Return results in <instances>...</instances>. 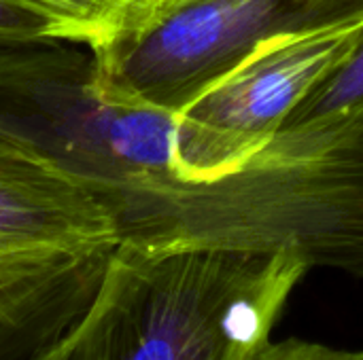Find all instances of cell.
<instances>
[{
  "instance_id": "obj_1",
  "label": "cell",
  "mask_w": 363,
  "mask_h": 360,
  "mask_svg": "<svg viewBox=\"0 0 363 360\" xmlns=\"http://www.w3.org/2000/svg\"><path fill=\"white\" fill-rule=\"evenodd\" d=\"M119 233L147 246L289 252L308 269L363 278V110L279 132L221 178L160 185Z\"/></svg>"
},
{
  "instance_id": "obj_2",
  "label": "cell",
  "mask_w": 363,
  "mask_h": 360,
  "mask_svg": "<svg viewBox=\"0 0 363 360\" xmlns=\"http://www.w3.org/2000/svg\"><path fill=\"white\" fill-rule=\"evenodd\" d=\"M306 272L289 252L119 242L64 360H257Z\"/></svg>"
},
{
  "instance_id": "obj_3",
  "label": "cell",
  "mask_w": 363,
  "mask_h": 360,
  "mask_svg": "<svg viewBox=\"0 0 363 360\" xmlns=\"http://www.w3.org/2000/svg\"><path fill=\"white\" fill-rule=\"evenodd\" d=\"M174 123V112L106 98L91 53L0 51V140L91 191L117 227L140 197L177 178Z\"/></svg>"
},
{
  "instance_id": "obj_4",
  "label": "cell",
  "mask_w": 363,
  "mask_h": 360,
  "mask_svg": "<svg viewBox=\"0 0 363 360\" xmlns=\"http://www.w3.org/2000/svg\"><path fill=\"white\" fill-rule=\"evenodd\" d=\"M363 17V0H162L89 49L106 98L183 110L262 42Z\"/></svg>"
},
{
  "instance_id": "obj_5",
  "label": "cell",
  "mask_w": 363,
  "mask_h": 360,
  "mask_svg": "<svg viewBox=\"0 0 363 360\" xmlns=\"http://www.w3.org/2000/svg\"><path fill=\"white\" fill-rule=\"evenodd\" d=\"M362 36L363 17L262 42L177 112L174 176L206 182L236 172L279 134Z\"/></svg>"
},
{
  "instance_id": "obj_6",
  "label": "cell",
  "mask_w": 363,
  "mask_h": 360,
  "mask_svg": "<svg viewBox=\"0 0 363 360\" xmlns=\"http://www.w3.org/2000/svg\"><path fill=\"white\" fill-rule=\"evenodd\" d=\"M119 242L100 197L0 140V295L108 257Z\"/></svg>"
},
{
  "instance_id": "obj_7",
  "label": "cell",
  "mask_w": 363,
  "mask_h": 360,
  "mask_svg": "<svg viewBox=\"0 0 363 360\" xmlns=\"http://www.w3.org/2000/svg\"><path fill=\"white\" fill-rule=\"evenodd\" d=\"M108 261L0 295V360H26L57 344L96 297Z\"/></svg>"
},
{
  "instance_id": "obj_8",
  "label": "cell",
  "mask_w": 363,
  "mask_h": 360,
  "mask_svg": "<svg viewBox=\"0 0 363 360\" xmlns=\"http://www.w3.org/2000/svg\"><path fill=\"white\" fill-rule=\"evenodd\" d=\"M363 110V36L355 49L294 108L279 132H300Z\"/></svg>"
},
{
  "instance_id": "obj_9",
  "label": "cell",
  "mask_w": 363,
  "mask_h": 360,
  "mask_svg": "<svg viewBox=\"0 0 363 360\" xmlns=\"http://www.w3.org/2000/svg\"><path fill=\"white\" fill-rule=\"evenodd\" d=\"M53 25L55 38L85 42L89 49L111 38L138 0H26Z\"/></svg>"
},
{
  "instance_id": "obj_10",
  "label": "cell",
  "mask_w": 363,
  "mask_h": 360,
  "mask_svg": "<svg viewBox=\"0 0 363 360\" xmlns=\"http://www.w3.org/2000/svg\"><path fill=\"white\" fill-rule=\"evenodd\" d=\"M51 40H57L53 25L40 11L26 0H0V49Z\"/></svg>"
},
{
  "instance_id": "obj_11",
  "label": "cell",
  "mask_w": 363,
  "mask_h": 360,
  "mask_svg": "<svg viewBox=\"0 0 363 360\" xmlns=\"http://www.w3.org/2000/svg\"><path fill=\"white\" fill-rule=\"evenodd\" d=\"M257 360H363V350H342L306 339L270 342Z\"/></svg>"
},
{
  "instance_id": "obj_12",
  "label": "cell",
  "mask_w": 363,
  "mask_h": 360,
  "mask_svg": "<svg viewBox=\"0 0 363 360\" xmlns=\"http://www.w3.org/2000/svg\"><path fill=\"white\" fill-rule=\"evenodd\" d=\"M26 360H64V350H62V339H60L57 344H53L51 348L43 350L40 354H36V356H30V359H26Z\"/></svg>"
},
{
  "instance_id": "obj_13",
  "label": "cell",
  "mask_w": 363,
  "mask_h": 360,
  "mask_svg": "<svg viewBox=\"0 0 363 360\" xmlns=\"http://www.w3.org/2000/svg\"><path fill=\"white\" fill-rule=\"evenodd\" d=\"M157 2H162V0H147V2H145L140 8H136L134 13H140V11H145V8H149V6H153V4H157ZM134 13H130V15H134ZM130 15H128V17H130Z\"/></svg>"
},
{
  "instance_id": "obj_14",
  "label": "cell",
  "mask_w": 363,
  "mask_h": 360,
  "mask_svg": "<svg viewBox=\"0 0 363 360\" xmlns=\"http://www.w3.org/2000/svg\"><path fill=\"white\" fill-rule=\"evenodd\" d=\"M145 2H147V0H138V4H136V6H134V11H136V8H140V6H143V4H145ZM134 11H132V13H134Z\"/></svg>"
}]
</instances>
